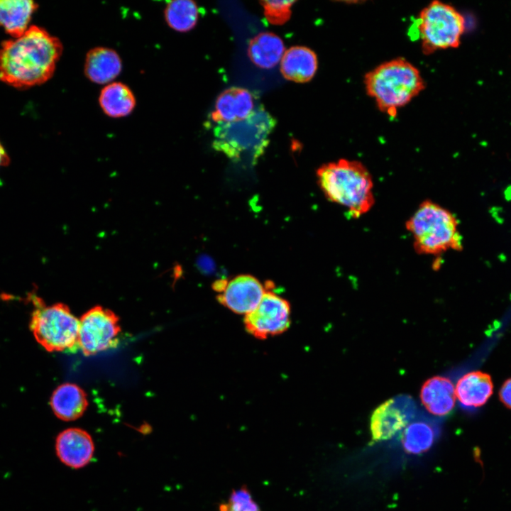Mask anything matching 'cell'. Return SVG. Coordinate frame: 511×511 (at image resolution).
Here are the masks:
<instances>
[{
	"label": "cell",
	"mask_w": 511,
	"mask_h": 511,
	"mask_svg": "<svg viewBox=\"0 0 511 511\" xmlns=\"http://www.w3.org/2000/svg\"><path fill=\"white\" fill-rule=\"evenodd\" d=\"M458 222L449 209L432 199L421 202L405 221L414 251L438 257L446 251H459L462 238Z\"/></svg>",
	"instance_id": "4"
},
{
	"label": "cell",
	"mask_w": 511,
	"mask_h": 511,
	"mask_svg": "<svg viewBox=\"0 0 511 511\" xmlns=\"http://www.w3.org/2000/svg\"><path fill=\"white\" fill-rule=\"evenodd\" d=\"M363 83L378 109L391 118L426 85L418 68L403 57L380 63L364 75Z\"/></svg>",
	"instance_id": "3"
},
{
	"label": "cell",
	"mask_w": 511,
	"mask_h": 511,
	"mask_svg": "<svg viewBox=\"0 0 511 511\" xmlns=\"http://www.w3.org/2000/svg\"><path fill=\"white\" fill-rule=\"evenodd\" d=\"M30 328L36 341L48 351H73L79 346V321L64 304L46 306L37 297L31 300Z\"/></svg>",
	"instance_id": "6"
},
{
	"label": "cell",
	"mask_w": 511,
	"mask_h": 511,
	"mask_svg": "<svg viewBox=\"0 0 511 511\" xmlns=\"http://www.w3.org/2000/svg\"><path fill=\"white\" fill-rule=\"evenodd\" d=\"M119 318L111 311L94 307L79 320V346L86 356L114 347L120 331Z\"/></svg>",
	"instance_id": "9"
},
{
	"label": "cell",
	"mask_w": 511,
	"mask_h": 511,
	"mask_svg": "<svg viewBox=\"0 0 511 511\" xmlns=\"http://www.w3.org/2000/svg\"><path fill=\"white\" fill-rule=\"evenodd\" d=\"M275 125V119L259 106L244 119L215 124L212 146L233 160L255 161L263 153Z\"/></svg>",
	"instance_id": "5"
},
{
	"label": "cell",
	"mask_w": 511,
	"mask_h": 511,
	"mask_svg": "<svg viewBox=\"0 0 511 511\" xmlns=\"http://www.w3.org/2000/svg\"><path fill=\"white\" fill-rule=\"evenodd\" d=\"M88 402L83 390L75 384L64 383L58 386L51 396V408L59 419L72 421L84 412Z\"/></svg>",
	"instance_id": "18"
},
{
	"label": "cell",
	"mask_w": 511,
	"mask_h": 511,
	"mask_svg": "<svg viewBox=\"0 0 511 511\" xmlns=\"http://www.w3.org/2000/svg\"><path fill=\"white\" fill-rule=\"evenodd\" d=\"M56 454L60 461L72 468L87 465L94 451L91 436L79 428H70L61 432L55 441Z\"/></svg>",
	"instance_id": "12"
},
{
	"label": "cell",
	"mask_w": 511,
	"mask_h": 511,
	"mask_svg": "<svg viewBox=\"0 0 511 511\" xmlns=\"http://www.w3.org/2000/svg\"><path fill=\"white\" fill-rule=\"evenodd\" d=\"M38 4L31 0H0V26L14 38L28 29Z\"/></svg>",
	"instance_id": "20"
},
{
	"label": "cell",
	"mask_w": 511,
	"mask_h": 511,
	"mask_svg": "<svg viewBox=\"0 0 511 511\" xmlns=\"http://www.w3.org/2000/svg\"><path fill=\"white\" fill-rule=\"evenodd\" d=\"M456 397L454 385L447 377L434 376L426 380L421 388L423 406L435 416L449 414L454 410Z\"/></svg>",
	"instance_id": "15"
},
{
	"label": "cell",
	"mask_w": 511,
	"mask_h": 511,
	"mask_svg": "<svg viewBox=\"0 0 511 511\" xmlns=\"http://www.w3.org/2000/svg\"><path fill=\"white\" fill-rule=\"evenodd\" d=\"M317 177L325 197L353 219L367 214L375 204L373 175L359 160L340 158L323 164Z\"/></svg>",
	"instance_id": "2"
},
{
	"label": "cell",
	"mask_w": 511,
	"mask_h": 511,
	"mask_svg": "<svg viewBox=\"0 0 511 511\" xmlns=\"http://www.w3.org/2000/svg\"><path fill=\"white\" fill-rule=\"evenodd\" d=\"M270 284L260 303L245 315L244 324L247 331L259 339L285 331L290 325L289 302L270 290Z\"/></svg>",
	"instance_id": "8"
},
{
	"label": "cell",
	"mask_w": 511,
	"mask_h": 511,
	"mask_svg": "<svg viewBox=\"0 0 511 511\" xmlns=\"http://www.w3.org/2000/svg\"><path fill=\"white\" fill-rule=\"evenodd\" d=\"M416 28L424 54L458 46L466 29L464 17L452 6L434 0L420 11Z\"/></svg>",
	"instance_id": "7"
},
{
	"label": "cell",
	"mask_w": 511,
	"mask_h": 511,
	"mask_svg": "<svg viewBox=\"0 0 511 511\" xmlns=\"http://www.w3.org/2000/svg\"><path fill=\"white\" fill-rule=\"evenodd\" d=\"M60 40L47 31L31 26L20 37L0 48V79L17 88L47 82L62 53Z\"/></svg>",
	"instance_id": "1"
},
{
	"label": "cell",
	"mask_w": 511,
	"mask_h": 511,
	"mask_svg": "<svg viewBox=\"0 0 511 511\" xmlns=\"http://www.w3.org/2000/svg\"><path fill=\"white\" fill-rule=\"evenodd\" d=\"M122 70V60L116 50L107 47H95L86 55L84 71L91 82L104 84L116 78Z\"/></svg>",
	"instance_id": "14"
},
{
	"label": "cell",
	"mask_w": 511,
	"mask_h": 511,
	"mask_svg": "<svg viewBox=\"0 0 511 511\" xmlns=\"http://www.w3.org/2000/svg\"><path fill=\"white\" fill-rule=\"evenodd\" d=\"M317 65V57L313 50L304 46H294L285 52L280 70L289 80L306 82L314 76Z\"/></svg>",
	"instance_id": "17"
},
{
	"label": "cell",
	"mask_w": 511,
	"mask_h": 511,
	"mask_svg": "<svg viewBox=\"0 0 511 511\" xmlns=\"http://www.w3.org/2000/svg\"><path fill=\"white\" fill-rule=\"evenodd\" d=\"M500 402L511 410V378L507 379L502 385L499 391Z\"/></svg>",
	"instance_id": "26"
},
{
	"label": "cell",
	"mask_w": 511,
	"mask_h": 511,
	"mask_svg": "<svg viewBox=\"0 0 511 511\" xmlns=\"http://www.w3.org/2000/svg\"><path fill=\"white\" fill-rule=\"evenodd\" d=\"M285 53L282 39L273 33L264 32L252 38L249 43L248 54L251 60L258 67L272 68L281 60Z\"/></svg>",
	"instance_id": "22"
},
{
	"label": "cell",
	"mask_w": 511,
	"mask_h": 511,
	"mask_svg": "<svg viewBox=\"0 0 511 511\" xmlns=\"http://www.w3.org/2000/svg\"><path fill=\"white\" fill-rule=\"evenodd\" d=\"M99 105L104 113L111 118L129 115L136 106V98L131 89L120 82L106 85L99 97Z\"/></svg>",
	"instance_id": "21"
},
{
	"label": "cell",
	"mask_w": 511,
	"mask_h": 511,
	"mask_svg": "<svg viewBox=\"0 0 511 511\" xmlns=\"http://www.w3.org/2000/svg\"><path fill=\"white\" fill-rule=\"evenodd\" d=\"M493 392L490 375L480 370L471 371L457 381L455 393L465 407L476 408L484 405Z\"/></svg>",
	"instance_id": "16"
},
{
	"label": "cell",
	"mask_w": 511,
	"mask_h": 511,
	"mask_svg": "<svg viewBox=\"0 0 511 511\" xmlns=\"http://www.w3.org/2000/svg\"><path fill=\"white\" fill-rule=\"evenodd\" d=\"M9 163V158L0 143V167L8 165Z\"/></svg>",
	"instance_id": "27"
},
{
	"label": "cell",
	"mask_w": 511,
	"mask_h": 511,
	"mask_svg": "<svg viewBox=\"0 0 511 511\" xmlns=\"http://www.w3.org/2000/svg\"><path fill=\"white\" fill-rule=\"evenodd\" d=\"M293 1H263L264 14L267 20L276 25L286 22L290 16Z\"/></svg>",
	"instance_id": "25"
},
{
	"label": "cell",
	"mask_w": 511,
	"mask_h": 511,
	"mask_svg": "<svg viewBox=\"0 0 511 511\" xmlns=\"http://www.w3.org/2000/svg\"><path fill=\"white\" fill-rule=\"evenodd\" d=\"M254 109V100L249 90L230 87L218 97L211 119L215 124L235 122L246 119Z\"/></svg>",
	"instance_id": "13"
},
{
	"label": "cell",
	"mask_w": 511,
	"mask_h": 511,
	"mask_svg": "<svg viewBox=\"0 0 511 511\" xmlns=\"http://www.w3.org/2000/svg\"><path fill=\"white\" fill-rule=\"evenodd\" d=\"M438 433L434 422L424 417L416 416L402 431V447L409 454H421L432 447Z\"/></svg>",
	"instance_id": "19"
},
{
	"label": "cell",
	"mask_w": 511,
	"mask_h": 511,
	"mask_svg": "<svg viewBox=\"0 0 511 511\" xmlns=\"http://www.w3.org/2000/svg\"><path fill=\"white\" fill-rule=\"evenodd\" d=\"M414 400L406 395L392 397L375 409L370 420V431L375 442L387 441L400 433L416 417Z\"/></svg>",
	"instance_id": "10"
},
{
	"label": "cell",
	"mask_w": 511,
	"mask_h": 511,
	"mask_svg": "<svg viewBox=\"0 0 511 511\" xmlns=\"http://www.w3.org/2000/svg\"><path fill=\"white\" fill-rule=\"evenodd\" d=\"M219 511H260L258 505L245 486L233 490L228 500L220 505Z\"/></svg>",
	"instance_id": "24"
},
{
	"label": "cell",
	"mask_w": 511,
	"mask_h": 511,
	"mask_svg": "<svg viewBox=\"0 0 511 511\" xmlns=\"http://www.w3.org/2000/svg\"><path fill=\"white\" fill-rule=\"evenodd\" d=\"M164 16L170 28L178 32H187L195 26L199 9L191 0L170 1L165 6Z\"/></svg>",
	"instance_id": "23"
},
{
	"label": "cell",
	"mask_w": 511,
	"mask_h": 511,
	"mask_svg": "<svg viewBox=\"0 0 511 511\" xmlns=\"http://www.w3.org/2000/svg\"><path fill=\"white\" fill-rule=\"evenodd\" d=\"M217 300L233 312L247 314L260 303L267 287L255 277L240 275L230 280H219L214 285Z\"/></svg>",
	"instance_id": "11"
}]
</instances>
